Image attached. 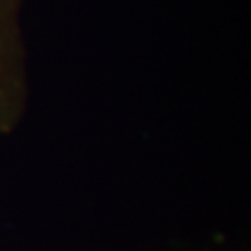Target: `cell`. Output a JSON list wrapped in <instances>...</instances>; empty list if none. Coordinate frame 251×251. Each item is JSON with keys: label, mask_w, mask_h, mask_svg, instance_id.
<instances>
[{"label": "cell", "mask_w": 251, "mask_h": 251, "mask_svg": "<svg viewBox=\"0 0 251 251\" xmlns=\"http://www.w3.org/2000/svg\"><path fill=\"white\" fill-rule=\"evenodd\" d=\"M25 6L26 0H0V136L11 134L28 110Z\"/></svg>", "instance_id": "obj_1"}]
</instances>
